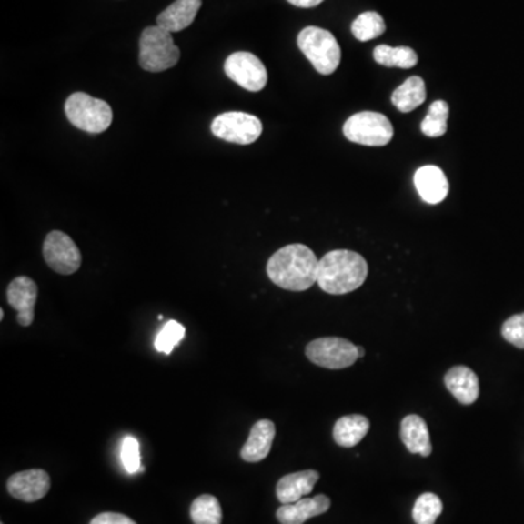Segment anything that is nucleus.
<instances>
[{"label": "nucleus", "mask_w": 524, "mask_h": 524, "mask_svg": "<svg viewBox=\"0 0 524 524\" xmlns=\"http://www.w3.org/2000/svg\"><path fill=\"white\" fill-rule=\"evenodd\" d=\"M211 133L225 142L251 145L262 135V123L252 114L232 111L216 116L211 123Z\"/></svg>", "instance_id": "8"}, {"label": "nucleus", "mask_w": 524, "mask_h": 524, "mask_svg": "<svg viewBox=\"0 0 524 524\" xmlns=\"http://www.w3.org/2000/svg\"><path fill=\"white\" fill-rule=\"evenodd\" d=\"M448 392L462 405H472L479 397V378L466 366H455L444 376Z\"/></svg>", "instance_id": "16"}, {"label": "nucleus", "mask_w": 524, "mask_h": 524, "mask_svg": "<svg viewBox=\"0 0 524 524\" xmlns=\"http://www.w3.org/2000/svg\"><path fill=\"white\" fill-rule=\"evenodd\" d=\"M443 511V502L433 492L419 495L412 509L415 524H434Z\"/></svg>", "instance_id": "26"}, {"label": "nucleus", "mask_w": 524, "mask_h": 524, "mask_svg": "<svg viewBox=\"0 0 524 524\" xmlns=\"http://www.w3.org/2000/svg\"><path fill=\"white\" fill-rule=\"evenodd\" d=\"M225 73L235 84L249 92L262 91L268 80L264 63L247 51H237L226 58Z\"/></svg>", "instance_id": "9"}, {"label": "nucleus", "mask_w": 524, "mask_h": 524, "mask_svg": "<svg viewBox=\"0 0 524 524\" xmlns=\"http://www.w3.org/2000/svg\"><path fill=\"white\" fill-rule=\"evenodd\" d=\"M319 259L309 247L291 244L281 247L268 259L267 274L278 287L305 291L317 283Z\"/></svg>", "instance_id": "1"}, {"label": "nucleus", "mask_w": 524, "mask_h": 524, "mask_svg": "<svg viewBox=\"0 0 524 524\" xmlns=\"http://www.w3.org/2000/svg\"><path fill=\"white\" fill-rule=\"evenodd\" d=\"M344 136L349 142L364 146H386L392 140L393 126L388 116L364 111L349 116L344 124Z\"/></svg>", "instance_id": "6"}, {"label": "nucleus", "mask_w": 524, "mask_h": 524, "mask_svg": "<svg viewBox=\"0 0 524 524\" xmlns=\"http://www.w3.org/2000/svg\"><path fill=\"white\" fill-rule=\"evenodd\" d=\"M427 99V89L424 80L419 76H412L397 87L392 94V104L400 113H411L421 106Z\"/></svg>", "instance_id": "21"}, {"label": "nucleus", "mask_w": 524, "mask_h": 524, "mask_svg": "<svg viewBox=\"0 0 524 524\" xmlns=\"http://www.w3.org/2000/svg\"><path fill=\"white\" fill-rule=\"evenodd\" d=\"M6 487L14 499L35 502L50 491V475L43 469L22 470L7 479Z\"/></svg>", "instance_id": "11"}, {"label": "nucleus", "mask_w": 524, "mask_h": 524, "mask_svg": "<svg viewBox=\"0 0 524 524\" xmlns=\"http://www.w3.org/2000/svg\"><path fill=\"white\" fill-rule=\"evenodd\" d=\"M121 462L128 473H136L142 469L140 463V446L135 437L127 436L121 444Z\"/></svg>", "instance_id": "29"}, {"label": "nucleus", "mask_w": 524, "mask_h": 524, "mask_svg": "<svg viewBox=\"0 0 524 524\" xmlns=\"http://www.w3.org/2000/svg\"><path fill=\"white\" fill-rule=\"evenodd\" d=\"M415 188L422 200L428 204H438L446 200L448 181L443 169L434 165L419 167L414 175Z\"/></svg>", "instance_id": "13"}, {"label": "nucleus", "mask_w": 524, "mask_h": 524, "mask_svg": "<svg viewBox=\"0 0 524 524\" xmlns=\"http://www.w3.org/2000/svg\"><path fill=\"white\" fill-rule=\"evenodd\" d=\"M288 4L295 5L303 9H309V7H317V5L322 4L324 0H287Z\"/></svg>", "instance_id": "31"}, {"label": "nucleus", "mask_w": 524, "mask_h": 524, "mask_svg": "<svg viewBox=\"0 0 524 524\" xmlns=\"http://www.w3.org/2000/svg\"><path fill=\"white\" fill-rule=\"evenodd\" d=\"M2 524H4V523H2Z\"/></svg>", "instance_id": "33"}, {"label": "nucleus", "mask_w": 524, "mask_h": 524, "mask_svg": "<svg viewBox=\"0 0 524 524\" xmlns=\"http://www.w3.org/2000/svg\"><path fill=\"white\" fill-rule=\"evenodd\" d=\"M65 113L72 126L79 130L99 135L113 123V109L102 99L92 98L85 92H75L65 104Z\"/></svg>", "instance_id": "5"}, {"label": "nucleus", "mask_w": 524, "mask_h": 524, "mask_svg": "<svg viewBox=\"0 0 524 524\" xmlns=\"http://www.w3.org/2000/svg\"><path fill=\"white\" fill-rule=\"evenodd\" d=\"M370 422L364 415H346L335 422L332 437L341 448H354L368 436Z\"/></svg>", "instance_id": "20"}, {"label": "nucleus", "mask_w": 524, "mask_h": 524, "mask_svg": "<svg viewBox=\"0 0 524 524\" xmlns=\"http://www.w3.org/2000/svg\"><path fill=\"white\" fill-rule=\"evenodd\" d=\"M331 499L327 495H317L313 499H302L291 504H283L277 509V519L281 524H303L312 517L327 513Z\"/></svg>", "instance_id": "15"}, {"label": "nucleus", "mask_w": 524, "mask_h": 524, "mask_svg": "<svg viewBox=\"0 0 524 524\" xmlns=\"http://www.w3.org/2000/svg\"><path fill=\"white\" fill-rule=\"evenodd\" d=\"M38 287L35 281L29 277H16L7 286V303L16 310V320L21 327H29L34 322V309H35Z\"/></svg>", "instance_id": "12"}, {"label": "nucleus", "mask_w": 524, "mask_h": 524, "mask_svg": "<svg viewBox=\"0 0 524 524\" xmlns=\"http://www.w3.org/2000/svg\"><path fill=\"white\" fill-rule=\"evenodd\" d=\"M376 63L385 67H399V69H412L418 63V55L409 47H390V45H378L373 51Z\"/></svg>", "instance_id": "22"}, {"label": "nucleus", "mask_w": 524, "mask_h": 524, "mask_svg": "<svg viewBox=\"0 0 524 524\" xmlns=\"http://www.w3.org/2000/svg\"><path fill=\"white\" fill-rule=\"evenodd\" d=\"M317 480H319V472L312 469L286 475L277 484V499L281 504L298 501L313 491V487Z\"/></svg>", "instance_id": "18"}, {"label": "nucleus", "mask_w": 524, "mask_h": 524, "mask_svg": "<svg viewBox=\"0 0 524 524\" xmlns=\"http://www.w3.org/2000/svg\"><path fill=\"white\" fill-rule=\"evenodd\" d=\"M353 35L358 41L375 40L378 36L383 35L386 31L385 21L378 12H363L354 19L351 25Z\"/></svg>", "instance_id": "25"}, {"label": "nucleus", "mask_w": 524, "mask_h": 524, "mask_svg": "<svg viewBox=\"0 0 524 524\" xmlns=\"http://www.w3.org/2000/svg\"><path fill=\"white\" fill-rule=\"evenodd\" d=\"M297 45L320 75H331L341 62L338 41L327 29L307 26L297 36Z\"/></svg>", "instance_id": "4"}, {"label": "nucleus", "mask_w": 524, "mask_h": 524, "mask_svg": "<svg viewBox=\"0 0 524 524\" xmlns=\"http://www.w3.org/2000/svg\"><path fill=\"white\" fill-rule=\"evenodd\" d=\"M186 335V328L184 325L179 324L176 320H169L160 329L159 334L156 335L155 339V347H156L159 353L169 354L174 351L175 347L178 346L179 342Z\"/></svg>", "instance_id": "27"}, {"label": "nucleus", "mask_w": 524, "mask_h": 524, "mask_svg": "<svg viewBox=\"0 0 524 524\" xmlns=\"http://www.w3.org/2000/svg\"><path fill=\"white\" fill-rule=\"evenodd\" d=\"M368 276L366 259L357 252L337 249L319 259L317 284L328 295H347L363 286Z\"/></svg>", "instance_id": "2"}, {"label": "nucleus", "mask_w": 524, "mask_h": 524, "mask_svg": "<svg viewBox=\"0 0 524 524\" xmlns=\"http://www.w3.org/2000/svg\"><path fill=\"white\" fill-rule=\"evenodd\" d=\"M448 106L446 101H436L429 106L426 118L422 120L421 131L427 137L436 138L448 131Z\"/></svg>", "instance_id": "24"}, {"label": "nucleus", "mask_w": 524, "mask_h": 524, "mask_svg": "<svg viewBox=\"0 0 524 524\" xmlns=\"http://www.w3.org/2000/svg\"><path fill=\"white\" fill-rule=\"evenodd\" d=\"M189 514L194 524H222V507L218 499L210 494L200 495L194 499Z\"/></svg>", "instance_id": "23"}, {"label": "nucleus", "mask_w": 524, "mask_h": 524, "mask_svg": "<svg viewBox=\"0 0 524 524\" xmlns=\"http://www.w3.org/2000/svg\"><path fill=\"white\" fill-rule=\"evenodd\" d=\"M366 356V349L363 347H358V358H363Z\"/></svg>", "instance_id": "32"}, {"label": "nucleus", "mask_w": 524, "mask_h": 524, "mask_svg": "<svg viewBox=\"0 0 524 524\" xmlns=\"http://www.w3.org/2000/svg\"><path fill=\"white\" fill-rule=\"evenodd\" d=\"M138 45V63L146 72H165L174 67L181 57V51L175 45L172 34L159 25L143 29Z\"/></svg>", "instance_id": "3"}, {"label": "nucleus", "mask_w": 524, "mask_h": 524, "mask_svg": "<svg viewBox=\"0 0 524 524\" xmlns=\"http://www.w3.org/2000/svg\"><path fill=\"white\" fill-rule=\"evenodd\" d=\"M43 255L47 266L63 276L76 273L82 264L79 247L69 235L60 230L48 233L44 240Z\"/></svg>", "instance_id": "10"}, {"label": "nucleus", "mask_w": 524, "mask_h": 524, "mask_svg": "<svg viewBox=\"0 0 524 524\" xmlns=\"http://www.w3.org/2000/svg\"><path fill=\"white\" fill-rule=\"evenodd\" d=\"M502 338L517 348L524 349V313H519L502 324Z\"/></svg>", "instance_id": "28"}, {"label": "nucleus", "mask_w": 524, "mask_h": 524, "mask_svg": "<svg viewBox=\"0 0 524 524\" xmlns=\"http://www.w3.org/2000/svg\"><path fill=\"white\" fill-rule=\"evenodd\" d=\"M274 437H276V426L269 419H259L252 426L247 437V443L240 450V458L245 462H261L271 451Z\"/></svg>", "instance_id": "14"}, {"label": "nucleus", "mask_w": 524, "mask_h": 524, "mask_svg": "<svg viewBox=\"0 0 524 524\" xmlns=\"http://www.w3.org/2000/svg\"><path fill=\"white\" fill-rule=\"evenodd\" d=\"M91 524H136V521L120 513H101L92 519Z\"/></svg>", "instance_id": "30"}, {"label": "nucleus", "mask_w": 524, "mask_h": 524, "mask_svg": "<svg viewBox=\"0 0 524 524\" xmlns=\"http://www.w3.org/2000/svg\"><path fill=\"white\" fill-rule=\"evenodd\" d=\"M201 0H175L171 6H167L157 16V25L166 29L169 33H179L188 28L200 11Z\"/></svg>", "instance_id": "19"}, {"label": "nucleus", "mask_w": 524, "mask_h": 524, "mask_svg": "<svg viewBox=\"0 0 524 524\" xmlns=\"http://www.w3.org/2000/svg\"><path fill=\"white\" fill-rule=\"evenodd\" d=\"M306 357L319 368L339 370L353 366L358 358V347L348 339L324 337L306 346Z\"/></svg>", "instance_id": "7"}, {"label": "nucleus", "mask_w": 524, "mask_h": 524, "mask_svg": "<svg viewBox=\"0 0 524 524\" xmlns=\"http://www.w3.org/2000/svg\"><path fill=\"white\" fill-rule=\"evenodd\" d=\"M400 440L408 451L428 458L433 451L427 422L419 415H407L400 422Z\"/></svg>", "instance_id": "17"}]
</instances>
